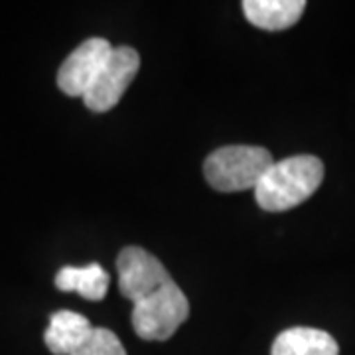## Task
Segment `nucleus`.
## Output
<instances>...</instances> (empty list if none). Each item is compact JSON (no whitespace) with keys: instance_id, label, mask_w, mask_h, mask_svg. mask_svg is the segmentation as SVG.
Instances as JSON below:
<instances>
[{"instance_id":"1","label":"nucleus","mask_w":355,"mask_h":355,"mask_svg":"<svg viewBox=\"0 0 355 355\" xmlns=\"http://www.w3.org/2000/svg\"><path fill=\"white\" fill-rule=\"evenodd\" d=\"M324 164L312 154H298L275 162L254 186V200L261 209L280 214L304 203L320 188Z\"/></svg>"},{"instance_id":"2","label":"nucleus","mask_w":355,"mask_h":355,"mask_svg":"<svg viewBox=\"0 0 355 355\" xmlns=\"http://www.w3.org/2000/svg\"><path fill=\"white\" fill-rule=\"evenodd\" d=\"M275 164L272 156L261 146H223L207 156L203 174L217 191L254 190V186Z\"/></svg>"},{"instance_id":"3","label":"nucleus","mask_w":355,"mask_h":355,"mask_svg":"<svg viewBox=\"0 0 355 355\" xmlns=\"http://www.w3.org/2000/svg\"><path fill=\"white\" fill-rule=\"evenodd\" d=\"M190 316V302L174 280L135 302L132 328L146 342H166Z\"/></svg>"},{"instance_id":"4","label":"nucleus","mask_w":355,"mask_h":355,"mask_svg":"<svg viewBox=\"0 0 355 355\" xmlns=\"http://www.w3.org/2000/svg\"><path fill=\"white\" fill-rule=\"evenodd\" d=\"M139 67V51L128 46L113 48L83 95L85 107L93 113L111 111L125 95L130 81L137 77Z\"/></svg>"},{"instance_id":"5","label":"nucleus","mask_w":355,"mask_h":355,"mask_svg":"<svg viewBox=\"0 0 355 355\" xmlns=\"http://www.w3.org/2000/svg\"><path fill=\"white\" fill-rule=\"evenodd\" d=\"M116 270L119 288L125 298L132 300V304L150 296L168 280H172L166 266L142 247L123 249L116 257Z\"/></svg>"},{"instance_id":"6","label":"nucleus","mask_w":355,"mask_h":355,"mask_svg":"<svg viewBox=\"0 0 355 355\" xmlns=\"http://www.w3.org/2000/svg\"><path fill=\"white\" fill-rule=\"evenodd\" d=\"M113 46L103 38H89L71 51L58 71V85L69 97H83Z\"/></svg>"},{"instance_id":"7","label":"nucleus","mask_w":355,"mask_h":355,"mask_svg":"<svg viewBox=\"0 0 355 355\" xmlns=\"http://www.w3.org/2000/svg\"><path fill=\"white\" fill-rule=\"evenodd\" d=\"M91 330L93 326L85 316L71 310H60L51 314L44 342L53 355H71L83 345Z\"/></svg>"},{"instance_id":"8","label":"nucleus","mask_w":355,"mask_h":355,"mask_svg":"<svg viewBox=\"0 0 355 355\" xmlns=\"http://www.w3.org/2000/svg\"><path fill=\"white\" fill-rule=\"evenodd\" d=\"M304 0H245L243 12L261 30L279 32L294 26L304 12Z\"/></svg>"},{"instance_id":"9","label":"nucleus","mask_w":355,"mask_h":355,"mask_svg":"<svg viewBox=\"0 0 355 355\" xmlns=\"http://www.w3.org/2000/svg\"><path fill=\"white\" fill-rule=\"evenodd\" d=\"M270 355H340V347L328 331L298 326L277 336Z\"/></svg>"},{"instance_id":"10","label":"nucleus","mask_w":355,"mask_h":355,"mask_svg":"<svg viewBox=\"0 0 355 355\" xmlns=\"http://www.w3.org/2000/svg\"><path fill=\"white\" fill-rule=\"evenodd\" d=\"M111 277L99 263L87 266H64L55 275V286L62 292H77L91 302H99L107 296Z\"/></svg>"},{"instance_id":"11","label":"nucleus","mask_w":355,"mask_h":355,"mask_svg":"<svg viewBox=\"0 0 355 355\" xmlns=\"http://www.w3.org/2000/svg\"><path fill=\"white\" fill-rule=\"evenodd\" d=\"M71 355H127L121 340L107 328H93L83 345Z\"/></svg>"}]
</instances>
